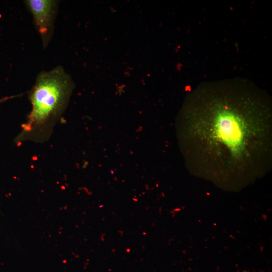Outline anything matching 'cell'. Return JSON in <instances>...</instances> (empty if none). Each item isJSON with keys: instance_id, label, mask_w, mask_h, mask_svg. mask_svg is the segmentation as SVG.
<instances>
[{"instance_id": "cell-1", "label": "cell", "mask_w": 272, "mask_h": 272, "mask_svg": "<svg viewBox=\"0 0 272 272\" xmlns=\"http://www.w3.org/2000/svg\"><path fill=\"white\" fill-rule=\"evenodd\" d=\"M186 128L192 169L240 173L271 165L270 106L259 94L234 89L200 94L192 99Z\"/></svg>"}, {"instance_id": "cell-2", "label": "cell", "mask_w": 272, "mask_h": 272, "mask_svg": "<svg viewBox=\"0 0 272 272\" xmlns=\"http://www.w3.org/2000/svg\"><path fill=\"white\" fill-rule=\"evenodd\" d=\"M72 88L70 76L61 66L40 73L30 93L32 110L24 132L36 133L49 128L63 112Z\"/></svg>"}, {"instance_id": "cell-3", "label": "cell", "mask_w": 272, "mask_h": 272, "mask_svg": "<svg viewBox=\"0 0 272 272\" xmlns=\"http://www.w3.org/2000/svg\"><path fill=\"white\" fill-rule=\"evenodd\" d=\"M25 3L32 14L45 47L53 34L58 2L54 0H28Z\"/></svg>"}]
</instances>
